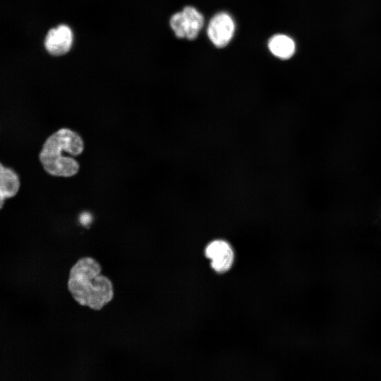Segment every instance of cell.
Masks as SVG:
<instances>
[{"label":"cell","instance_id":"7","mask_svg":"<svg viewBox=\"0 0 381 381\" xmlns=\"http://www.w3.org/2000/svg\"><path fill=\"white\" fill-rule=\"evenodd\" d=\"M20 186L18 173L0 162V210L4 207L7 199L18 194Z\"/></svg>","mask_w":381,"mask_h":381},{"label":"cell","instance_id":"4","mask_svg":"<svg viewBox=\"0 0 381 381\" xmlns=\"http://www.w3.org/2000/svg\"><path fill=\"white\" fill-rule=\"evenodd\" d=\"M235 30L232 18L226 13L216 14L210 21L207 35L217 47H225L231 40Z\"/></svg>","mask_w":381,"mask_h":381},{"label":"cell","instance_id":"6","mask_svg":"<svg viewBox=\"0 0 381 381\" xmlns=\"http://www.w3.org/2000/svg\"><path fill=\"white\" fill-rule=\"evenodd\" d=\"M205 255L211 260V266L217 272L228 271L234 262V252L228 242L214 240L205 248Z\"/></svg>","mask_w":381,"mask_h":381},{"label":"cell","instance_id":"1","mask_svg":"<svg viewBox=\"0 0 381 381\" xmlns=\"http://www.w3.org/2000/svg\"><path fill=\"white\" fill-rule=\"evenodd\" d=\"M68 290L80 306L100 310L114 296L111 280L102 274V267L91 257H83L71 267L67 283Z\"/></svg>","mask_w":381,"mask_h":381},{"label":"cell","instance_id":"5","mask_svg":"<svg viewBox=\"0 0 381 381\" xmlns=\"http://www.w3.org/2000/svg\"><path fill=\"white\" fill-rule=\"evenodd\" d=\"M73 35L66 25H59L50 29L44 39L46 50L53 56H61L68 52L72 47Z\"/></svg>","mask_w":381,"mask_h":381},{"label":"cell","instance_id":"8","mask_svg":"<svg viewBox=\"0 0 381 381\" xmlns=\"http://www.w3.org/2000/svg\"><path fill=\"white\" fill-rule=\"evenodd\" d=\"M270 52L276 56L287 59L295 52V43L292 39L284 35L273 36L268 43Z\"/></svg>","mask_w":381,"mask_h":381},{"label":"cell","instance_id":"2","mask_svg":"<svg viewBox=\"0 0 381 381\" xmlns=\"http://www.w3.org/2000/svg\"><path fill=\"white\" fill-rule=\"evenodd\" d=\"M82 137L68 128H61L51 134L44 142L39 160L44 170L56 177H71L78 174L80 164L73 157L84 150Z\"/></svg>","mask_w":381,"mask_h":381},{"label":"cell","instance_id":"3","mask_svg":"<svg viewBox=\"0 0 381 381\" xmlns=\"http://www.w3.org/2000/svg\"><path fill=\"white\" fill-rule=\"evenodd\" d=\"M170 26L178 38L192 40L198 37L204 24V18L195 8L186 6L181 12L174 14Z\"/></svg>","mask_w":381,"mask_h":381}]
</instances>
